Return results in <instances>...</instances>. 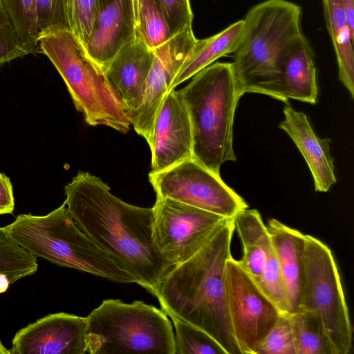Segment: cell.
I'll return each instance as SVG.
<instances>
[{"instance_id":"1","label":"cell","mask_w":354,"mask_h":354,"mask_svg":"<svg viewBox=\"0 0 354 354\" xmlns=\"http://www.w3.org/2000/svg\"><path fill=\"white\" fill-rule=\"evenodd\" d=\"M64 194L79 228L153 295L173 266L154 246L153 207L122 201L100 178L84 171L65 185Z\"/></svg>"},{"instance_id":"2","label":"cell","mask_w":354,"mask_h":354,"mask_svg":"<svg viewBox=\"0 0 354 354\" xmlns=\"http://www.w3.org/2000/svg\"><path fill=\"white\" fill-rule=\"evenodd\" d=\"M234 230V218H227L196 253L169 269L153 295L169 317L199 328L226 354H241L233 333L225 288V269L232 257Z\"/></svg>"},{"instance_id":"3","label":"cell","mask_w":354,"mask_h":354,"mask_svg":"<svg viewBox=\"0 0 354 354\" xmlns=\"http://www.w3.org/2000/svg\"><path fill=\"white\" fill-rule=\"evenodd\" d=\"M301 8L286 0H266L250 9L232 62L236 93L268 95L287 102L283 77L286 54L302 34Z\"/></svg>"},{"instance_id":"4","label":"cell","mask_w":354,"mask_h":354,"mask_svg":"<svg viewBox=\"0 0 354 354\" xmlns=\"http://www.w3.org/2000/svg\"><path fill=\"white\" fill-rule=\"evenodd\" d=\"M179 93L192 128V158L220 175L221 166L236 160L233 124L239 100L232 63L216 62L198 72Z\"/></svg>"},{"instance_id":"5","label":"cell","mask_w":354,"mask_h":354,"mask_svg":"<svg viewBox=\"0 0 354 354\" xmlns=\"http://www.w3.org/2000/svg\"><path fill=\"white\" fill-rule=\"evenodd\" d=\"M5 228L19 246L36 258L113 282L138 283L79 228L64 202L46 215L19 214Z\"/></svg>"},{"instance_id":"6","label":"cell","mask_w":354,"mask_h":354,"mask_svg":"<svg viewBox=\"0 0 354 354\" xmlns=\"http://www.w3.org/2000/svg\"><path fill=\"white\" fill-rule=\"evenodd\" d=\"M39 46L64 80L76 110L88 124L106 126L122 133L129 131L131 122L104 68L72 32L42 37Z\"/></svg>"},{"instance_id":"7","label":"cell","mask_w":354,"mask_h":354,"mask_svg":"<svg viewBox=\"0 0 354 354\" xmlns=\"http://www.w3.org/2000/svg\"><path fill=\"white\" fill-rule=\"evenodd\" d=\"M88 354H175L168 315L142 301L106 299L86 317Z\"/></svg>"},{"instance_id":"8","label":"cell","mask_w":354,"mask_h":354,"mask_svg":"<svg viewBox=\"0 0 354 354\" xmlns=\"http://www.w3.org/2000/svg\"><path fill=\"white\" fill-rule=\"evenodd\" d=\"M315 313L337 354L353 352V328L339 273L329 247L306 234V279L301 308Z\"/></svg>"},{"instance_id":"9","label":"cell","mask_w":354,"mask_h":354,"mask_svg":"<svg viewBox=\"0 0 354 354\" xmlns=\"http://www.w3.org/2000/svg\"><path fill=\"white\" fill-rule=\"evenodd\" d=\"M156 197L168 198L218 214L234 218L248 208L245 201L221 179L194 159L149 174Z\"/></svg>"},{"instance_id":"10","label":"cell","mask_w":354,"mask_h":354,"mask_svg":"<svg viewBox=\"0 0 354 354\" xmlns=\"http://www.w3.org/2000/svg\"><path fill=\"white\" fill-rule=\"evenodd\" d=\"M152 236L157 251L173 266L192 257L228 218L156 197Z\"/></svg>"},{"instance_id":"11","label":"cell","mask_w":354,"mask_h":354,"mask_svg":"<svg viewBox=\"0 0 354 354\" xmlns=\"http://www.w3.org/2000/svg\"><path fill=\"white\" fill-rule=\"evenodd\" d=\"M225 288L233 333L241 354H254L281 313L233 257L226 262Z\"/></svg>"},{"instance_id":"12","label":"cell","mask_w":354,"mask_h":354,"mask_svg":"<svg viewBox=\"0 0 354 354\" xmlns=\"http://www.w3.org/2000/svg\"><path fill=\"white\" fill-rule=\"evenodd\" d=\"M197 39L192 26L172 35L153 50V60L147 80L142 105L131 122L136 133L149 145L154 121L171 82L191 52Z\"/></svg>"},{"instance_id":"13","label":"cell","mask_w":354,"mask_h":354,"mask_svg":"<svg viewBox=\"0 0 354 354\" xmlns=\"http://www.w3.org/2000/svg\"><path fill=\"white\" fill-rule=\"evenodd\" d=\"M86 317L57 313L18 330L10 354H86Z\"/></svg>"},{"instance_id":"14","label":"cell","mask_w":354,"mask_h":354,"mask_svg":"<svg viewBox=\"0 0 354 354\" xmlns=\"http://www.w3.org/2000/svg\"><path fill=\"white\" fill-rule=\"evenodd\" d=\"M151 171L159 172L192 158L189 115L178 91H169L156 115L151 142Z\"/></svg>"},{"instance_id":"15","label":"cell","mask_w":354,"mask_h":354,"mask_svg":"<svg viewBox=\"0 0 354 354\" xmlns=\"http://www.w3.org/2000/svg\"><path fill=\"white\" fill-rule=\"evenodd\" d=\"M153 60V50L140 37L128 43L104 68L131 122L142 105L147 80Z\"/></svg>"},{"instance_id":"16","label":"cell","mask_w":354,"mask_h":354,"mask_svg":"<svg viewBox=\"0 0 354 354\" xmlns=\"http://www.w3.org/2000/svg\"><path fill=\"white\" fill-rule=\"evenodd\" d=\"M136 38L132 0H97L93 29L85 48L104 68L121 48Z\"/></svg>"},{"instance_id":"17","label":"cell","mask_w":354,"mask_h":354,"mask_svg":"<svg viewBox=\"0 0 354 354\" xmlns=\"http://www.w3.org/2000/svg\"><path fill=\"white\" fill-rule=\"evenodd\" d=\"M279 264L289 314L301 308L306 279V234L271 218L266 225Z\"/></svg>"},{"instance_id":"18","label":"cell","mask_w":354,"mask_h":354,"mask_svg":"<svg viewBox=\"0 0 354 354\" xmlns=\"http://www.w3.org/2000/svg\"><path fill=\"white\" fill-rule=\"evenodd\" d=\"M285 119L279 128L292 139L304 158L314 180L316 192H326L336 183L334 160L330 154V139H321L314 132L307 115L287 105Z\"/></svg>"},{"instance_id":"19","label":"cell","mask_w":354,"mask_h":354,"mask_svg":"<svg viewBox=\"0 0 354 354\" xmlns=\"http://www.w3.org/2000/svg\"><path fill=\"white\" fill-rule=\"evenodd\" d=\"M314 53L308 39L301 34L291 44L284 57L283 77L289 99L315 104L318 86Z\"/></svg>"},{"instance_id":"20","label":"cell","mask_w":354,"mask_h":354,"mask_svg":"<svg viewBox=\"0 0 354 354\" xmlns=\"http://www.w3.org/2000/svg\"><path fill=\"white\" fill-rule=\"evenodd\" d=\"M243 20L237 21L216 35L197 39L171 83L169 91L192 77L218 59L233 53L240 41Z\"/></svg>"},{"instance_id":"21","label":"cell","mask_w":354,"mask_h":354,"mask_svg":"<svg viewBox=\"0 0 354 354\" xmlns=\"http://www.w3.org/2000/svg\"><path fill=\"white\" fill-rule=\"evenodd\" d=\"M234 228L241 241L243 255L239 261L243 268L258 281L262 273L270 239L266 225L257 209H248L234 216Z\"/></svg>"},{"instance_id":"22","label":"cell","mask_w":354,"mask_h":354,"mask_svg":"<svg viewBox=\"0 0 354 354\" xmlns=\"http://www.w3.org/2000/svg\"><path fill=\"white\" fill-rule=\"evenodd\" d=\"M326 28L339 68V79L354 98V33L341 0H322Z\"/></svg>"},{"instance_id":"23","label":"cell","mask_w":354,"mask_h":354,"mask_svg":"<svg viewBox=\"0 0 354 354\" xmlns=\"http://www.w3.org/2000/svg\"><path fill=\"white\" fill-rule=\"evenodd\" d=\"M290 317L297 354H337L315 313L301 308Z\"/></svg>"},{"instance_id":"24","label":"cell","mask_w":354,"mask_h":354,"mask_svg":"<svg viewBox=\"0 0 354 354\" xmlns=\"http://www.w3.org/2000/svg\"><path fill=\"white\" fill-rule=\"evenodd\" d=\"M36 0H0L27 54L41 53L35 15Z\"/></svg>"},{"instance_id":"25","label":"cell","mask_w":354,"mask_h":354,"mask_svg":"<svg viewBox=\"0 0 354 354\" xmlns=\"http://www.w3.org/2000/svg\"><path fill=\"white\" fill-rule=\"evenodd\" d=\"M37 269V258L19 246L5 227H0V274H6L12 284L34 274Z\"/></svg>"},{"instance_id":"26","label":"cell","mask_w":354,"mask_h":354,"mask_svg":"<svg viewBox=\"0 0 354 354\" xmlns=\"http://www.w3.org/2000/svg\"><path fill=\"white\" fill-rule=\"evenodd\" d=\"M174 327L175 354H226L223 348L199 328L169 316Z\"/></svg>"},{"instance_id":"27","label":"cell","mask_w":354,"mask_h":354,"mask_svg":"<svg viewBox=\"0 0 354 354\" xmlns=\"http://www.w3.org/2000/svg\"><path fill=\"white\" fill-rule=\"evenodd\" d=\"M171 36L168 22L154 0H140L136 37L153 50Z\"/></svg>"},{"instance_id":"28","label":"cell","mask_w":354,"mask_h":354,"mask_svg":"<svg viewBox=\"0 0 354 354\" xmlns=\"http://www.w3.org/2000/svg\"><path fill=\"white\" fill-rule=\"evenodd\" d=\"M35 15L39 39L60 32H72L67 0H36Z\"/></svg>"},{"instance_id":"29","label":"cell","mask_w":354,"mask_h":354,"mask_svg":"<svg viewBox=\"0 0 354 354\" xmlns=\"http://www.w3.org/2000/svg\"><path fill=\"white\" fill-rule=\"evenodd\" d=\"M254 354H297L289 313H281L274 325L259 343Z\"/></svg>"},{"instance_id":"30","label":"cell","mask_w":354,"mask_h":354,"mask_svg":"<svg viewBox=\"0 0 354 354\" xmlns=\"http://www.w3.org/2000/svg\"><path fill=\"white\" fill-rule=\"evenodd\" d=\"M257 283L281 313H289L281 272L271 241L266 261Z\"/></svg>"},{"instance_id":"31","label":"cell","mask_w":354,"mask_h":354,"mask_svg":"<svg viewBox=\"0 0 354 354\" xmlns=\"http://www.w3.org/2000/svg\"><path fill=\"white\" fill-rule=\"evenodd\" d=\"M72 32L85 46L95 24L97 0H67Z\"/></svg>"},{"instance_id":"32","label":"cell","mask_w":354,"mask_h":354,"mask_svg":"<svg viewBox=\"0 0 354 354\" xmlns=\"http://www.w3.org/2000/svg\"><path fill=\"white\" fill-rule=\"evenodd\" d=\"M165 15L172 35L192 26L193 12L189 0H154Z\"/></svg>"},{"instance_id":"33","label":"cell","mask_w":354,"mask_h":354,"mask_svg":"<svg viewBox=\"0 0 354 354\" xmlns=\"http://www.w3.org/2000/svg\"><path fill=\"white\" fill-rule=\"evenodd\" d=\"M28 55L0 3V65Z\"/></svg>"},{"instance_id":"34","label":"cell","mask_w":354,"mask_h":354,"mask_svg":"<svg viewBox=\"0 0 354 354\" xmlns=\"http://www.w3.org/2000/svg\"><path fill=\"white\" fill-rule=\"evenodd\" d=\"M14 208L15 199L10 179L0 172V216L12 214Z\"/></svg>"},{"instance_id":"35","label":"cell","mask_w":354,"mask_h":354,"mask_svg":"<svg viewBox=\"0 0 354 354\" xmlns=\"http://www.w3.org/2000/svg\"><path fill=\"white\" fill-rule=\"evenodd\" d=\"M346 11L351 31L354 33V0H341Z\"/></svg>"},{"instance_id":"36","label":"cell","mask_w":354,"mask_h":354,"mask_svg":"<svg viewBox=\"0 0 354 354\" xmlns=\"http://www.w3.org/2000/svg\"><path fill=\"white\" fill-rule=\"evenodd\" d=\"M10 284V283L8 277L4 274H0V294L6 292Z\"/></svg>"},{"instance_id":"37","label":"cell","mask_w":354,"mask_h":354,"mask_svg":"<svg viewBox=\"0 0 354 354\" xmlns=\"http://www.w3.org/2000/svg\"><path fill=\"white\" fill-rule=\"evenodd\" d=\"M132 3H133L134 20H135L136 31V27H137V24H138V17L140 0H132Z\"/></svg>"},{"instance_id":"38","label":"cell","mask_w":354,"mask_h":354,"mask_svg":"<svg viewBox=\"0 0 354 354\" xmlns=\"http://www.w3.org/2000/svg\"><path fill=\"white\" fill-rule=\"evenodd\" d=\"M0 354H10V350H8L3 344H2L1 341L0 340Z\"/></svg>"}]
</instances>
